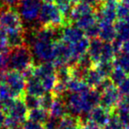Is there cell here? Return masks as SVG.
Listing matches in <instances>:
<instances>
[{
	"label": "cell",
	"mask_w": 129,
	"mask_h": 129,
	"mask_svg": "<svg viewBox=\"0 0 129 129\" xmlns=\"http://www.w3.org/2000/svg\"><path fill=\"white\" fill-rule=\"evenodd\" d=\"M34 66V56L27 44L16 47L10 50L8 57V69L22 74Z\"/></svg>",
	"instance_id": "obj_1"
},
{
	"label": "cell",
	"mask_w": 129,
	"mask_h": 129,
	"mask_svg": "<svg viewBox=\"0 0 129 129\" xmlns=\"http://www.w3.org/2000/svg\"><path fill=\"white\" fill-rule=\"evenodd\" d=\"M66 17L54 1L43 2L40 10L38 23L42 27H62L66 25Z\"/></svg>",
	"instance_id": "obj_2"
},
{
	"label": "cell",
	"mask_w": 129,
	"mask_h": 129,
	"mask_svg": "<svg viewBox=\"0 0 129 129\" xmlns=\"http://www.w3.org/2000/svg\"><path fill=\"white\" fill-rule=\"evenodd\" d=\"M32 74L39 79L46 92H52L57 81V67L51 62H43L33 67Z\"/></svg>",
	"instance_id": "obj_3"
},
{
	"label": "cell",
	"mask_w": 129,
	"mask_h": 129,
	"mask_svg": "<svg viewBox=\"0 0 129 129\" xmlns=\"http://www.w3.org/2000/svg\"><path fill=\"white\" fill-rule=\"evenodd\" d=\"M98 90L101 92L100 105L108 111H113L123 97L118 87L113 84L109 78H107L103 82Z\"/></svg>",
	"instance_id": "obj_4"
},
{
	"label": "cell",
	"mask_w": 129,
	"mask_h": 129,
	"mask_svg": "<svg viewBox=\"0 0 129 129\" xmlns=\"http://www.w3.org/2000/svg\"><path fill=\"white\" fill-rule=\"evenodd\" d=\"M3 82L9 87L14 98H20L25 95L27 79L22 73L8 70L5 73Z\"/></svg>",
	"instance_id": "obj_5"
},
{
	"label": "cell",
	"mask_w": 129,
	"mask_h": 129,
	"mask_svg": "<svg viewBox=\"0 0 129 129\" xmlns=\"http://www.w3.org/2000/svg\"><path fill=\"white\" fill-rule=\"evenodd\" d=\"M52 64L57 67V69L63 67L73 66V57L70 46L61 39H58L55 43Z\"/></svg>",
	"instance_id": "obj_6"
},
{
	"label": "cell",
	"mask_w": 129,
	"mask_h": 129,
	"mask_svg": "<svg viewBox=\"0 0 129 129\" xmlns=\"http://www.w3.org/2000/svg\"><path fill=\"white\" fill-rule=\"evenodd\" d=\"M42 4V0H20L18 7L22 20L27 23L38 21Z\"/></svg>",
	"instance_id": "obj_7"
},
{
	"label": "cell",
	"mask_w": 129,
	"mask_h": 129,
	"mask_svg": "<svg viewBox=\"0 0 129 129\" xmlns=\"http://www.w3.org/2000/svg\"><path fill=\"white\" fill-rule=\"evenodd\" d=\"M0 27L6 31L22 28V18L19 12L14 9H7L0 13Z\"/></svg>",
	"instance_id": "obj_8"
},
{
	"label": "cell",
	"mask_w": 129,
	"mask_h": 129,
	"mask_svg": "<svg viewBox=\"0 0 129 129\" xmlns=\"http://www.w3.org/2000/svg\"><path fill=\"white\" fill-rule=\"evenodd\" d=\"M6 113L7 116L12 117L19 123L23 124L27 119L28 109L24 103L22 97H20V98L13 99Z\"/></svg>",
	"instance_id": "obj_9"
},
{
	"label": "cell",
	"mask_w": 129,
	"mask_h": 129,
	"mask_svg": "<svg viewBox=\"0 0 129 129\" xmlns=\"http://www.w3.org/2000/svg\"><path fill=\"white\" fill-rule=\"evenodd\" d=\"M85 34L74 24H66L60 29V39L67 43H74L85 37Z\"/></svg>",
	"instance_id": "obj_10"
},
{
	"label": "cell",
	"mask_w": 129,
	"mask_h": 129,
	"mask_svg": "<svg viewBox=\"0 0 129 129\" xmlns=\"http://www.w3.org/2000/svg\"><path fill=\"white\" fill-rule=\"evenodd\" d=\"M117 6L118 4H103L96 9L95 13L98 22L115 23L118 20Z\"/></svg>",
	"instance_id": "obj_11"
},
{
	"label": "cell",
	"mask_w": 129,
	"mask_h": 129,
	"mask_svg": "<svg viewBox=\"0 0 129 129\" xmlns=\"http://www.w3.org/2000/svg\"><path fill=\"white\" fill-rule=\"evenodd\" d=\"M112 111H108L102 105H97L90 111L89 112V121L95 124L99 127L103 128L109 121L110 116Z\"/></svg>",
	"instance_id": "obj_12"
},
{
	"label": "cell",
	"mask_w": 129,
	"mask_h": 129,
	"mask_svg": "<svg viewBox=\"0 0 129 129\" xmlns=\"http://www.w3.org/2000/svg\"><path fill=\"white\" fill-rule=\"evenodd\" d=\"M45 93L44 88H43L42 82L39 81L36 76L31 74L30 76L27 78V83H26V94L36 95V96L41 97Z\"/></svg>",
	"instance_id": "obj_13"
},
{
	"label": "cell",
	"mask_w": 129,
	"mask_h": 129,
	"mask_svg": "<svg viewBox=\"0 0 129 129\" xmlns=\"http://www.w3.org/2000/svg\"><path fill=\"white\" fill-rule=\"evenodd\" d=\"M105 79L107 78L104 77L102 74L95 67H92L86 73L84 78H83V81L88 85L89 88L98 89L101 85L103 84V82L105 81Z\"/></svg>",
	"instance_id": "obj_14"
},
{
	"label": "cell",
	"mask_w": 129,
	"mask_h": 129,
	"mask_svg": "<svg viewBox=\"0 0 129 129\" xmlns=\"http://www.w3.org/2000/svg\"><path fill=\"white\" fill-rule=\"evenodd\" d=\"M117 36L115 41L118 43H123L129 41V18L118 19L115 22Z\"/></svg>",
	"instance_id": "obj_15"
},
{
	"label": "cell",
	"mask_w": 129,
	"mask_h": 129,
	"mask_svg": "<svg viewBox=\"0 0 129 129\" xmlns=\"http://www.w3.org/2000/svg\"><path fill=\"white\" fill-rule=\"evenodd\" d=\"M99 34L98 37L104 42H113L116 40L117 32L115 23H104L98 22Z\"/></svg>",
	"instance_id": "obj_16"
},
{
	"label": "cell",
	"mask_w": 129,
	"mask_h": 129,
	"mask_svg": "<svg viewBox=\"0 0 129 129\" xmlns=\"http://www.w3.org/2000/svg\"><path fill=\"white\" fill-rule=\"evenodd\" d=\"M104 42L103 40H101L99 37L90 39L88 55L92 60V62L94 63V64L100 61L101 54H102L103 47H104Z\"/></svg>",
	"instance_id": "obj_17"
},
{
	"label": "cell",
	"mask_w": 129,
	"mask_h": 129,
	"mask_svg": "<svg viewBox=\"0 0 129 129\" xmlns=\"http://www.w3.org/2000/svg\"><path fill=\"white\" fill-rule=\"evenodd\" d=\"M49 113H50V116L59 118H62L63 117L68 114L67 104L64 103L63 97L55 96L54 102L52 104L51 107H50V111H49Z\"/></svg>",
	"instance_id": "obj_18"
},
{
	"label": "cell",
	"mask_w": 129,
	"mask_h": 129,
	"mask_svg": "<svg viewBox=\"0 0 129 129\" xmlns=\"http://www.w3.org/2000/svg\"><path fill=\"white\" fill-rule=\"evenodd\" d=\"M49 117H50V113L48 111L41 107H38L36 109L29 110L28 114H27V119L41 124H44L49 118Z\"/></svg>",
	"instance_id": "obj_19"
},
{
	"label": "cell",
	"mask_w": 129,
	"mask_h": 129,
	"mask_svg": "<svg viewBox=\"0 0 129 129\" xmlns=\"http://www.w3.org/2000/svg\"><path fill=\"white\" fill-rule=\"evenodd\" d=\"M81 123L79 118L67 114L61 118L58 129H81Z\"/></svg>",
	"instance_id": "obj_20"
},
{
	"label": "cell",
	"mask_w": 129,
	"mask_h": 129,
	"mask_svg": "<svg viewBox=\"0 0 129 129\" xmlns=\"http://www.w3.org/2000/svg\"><path fill=\"white\" fill-rule=\"evenodd\" d=\"M113 63L115 67H119L129 74V52L119 50L117 53Z\"/></svg>",
	"instance_id": "obj_21"
},
{
	"label": "cell",
	"mask_w": 129,
	"mask_h": 129,
	"mask_svg": "<svg viewBox=\"0 0 129 129\" xmlns=\"http://www.w3.org/2000/svg\"><path fill=\"white\" fill-rule=\"evenodd\" d=\"M94 67L102 74V75L105 78H109L111 72L114 69V63L113 61H104V62H98L94 64Z\"/></svg>",
	"instance_id": "obj_22"
},
{
	"label": "cell",
	"mask_w": 129,
	"mask_h": 129,
	"mask_svg": "<svg viewBox=\"0 0 129 129\" xmlns=\"http://www.w3.org/2000/svg\"><path fill=\"white\" fill-rule=\"evenodd\" d=\"M128 75L126 72H125L124 70H122L119 67H114V69L111 72V75H110L109 79L111 81V82L116 86H118L126 78V76Z\"/></svg>",
	"instance_id": "obj_23"
},
{
	"label": "cell",
	"mask_w": 129,
	"mask_h": 129,
	"mask_svg": "<svg viewBox=\"0 0 129 129\" xmlns=\"http://www.w3.org/2000/svg\"><path fill=\"white\" fill-rule=\"evenodd\" d=\"M118 19L129 18V0H120L117 6Z\"/></svg>",
	"instance_id": "obj_24"
},
{
	"label": "cell",
	"mask_w": 129,
	"mask_h": 129,
	"mask_svg": "<svg viewBox=\"0 0 129 129\" xmlns=\"http://www.w3.org/2000/svg\"><path fill=\"white\" fill-rule=\"evenodd\" d=\"M54 99H55V95H53V93L47 92L40 97V107L49 111L53 104Z\"/></svg>",
	"instance_id": "obj_25"
},
{
	"label": "cell",
	"mask_w": 129,
	"mask_h": 129,
	"mask_svg": "<svg viewBox=\"0 0 129 129\" xmlns=\"http://www.w3.org/2000/svg\"><path fill=\"white\" fill-rule=\"evenodd\" d=\"M22 99H23L25 104L27 105L28 111L40 107V97L25 93V95L22 96Z\"/></svg>",
	"instance_id": "obj_26"
},
{
	"label": "cell",
	"mask_w": 129,
	"mask_h": 129,
	"mask_svg": "<svg viewBox=\"0 0 129 129\" xmlns=\"http://www.w3.org/2000/svg\"><path fill=\"white\" fill-rule=\"evenodd\" d=\"M11 99H14L11 89L5 82H1L0 83V102H5Z\"/></svg>",
	"instance_id": "obj_27"
},
{
	"label": "cell",
	"mask_w": 129,
	"mask_h": 129,
	"mask_svg": "<svg viewBox=\"0 0 129 129\" xmlns=\"http://www.w3.org/2000/svg\"><path fill=\"white\" fill-rule=\"evenodd\" d=\"M60 121L61 118L50 116L48 119L46 120V122L43 124V127H44V129H58Z\"/></svg>",
	"instance_id": "obj_28"
},
{
	"label": "cell",
	"mask_w": 129,
	"mask_h": 129,
	"mask_svg": "<svg viewBox=\"0 0 129 129\" xmlns=\"http://www.w3.org/2000/svg\"><path fill=\"white\" fill-rule=\"evenodd\" d=\"M117 87H118V90H119L122 96L129 95V74L126 76V78Z\"/></svg>",
	"instance_id": "obj_29"
},
{
	"label": "cell",
	"mask_w": 129,
	"mask_h": 129,
	"mask_svg": "<svg viewBox=\"0 0 129 129\" xmlns=\"http://www.w3.org/2000/svg\"><path fill=\"white\" fill-rule=\"evenodd\" d=\"M22 127H23V129H44L43 124L32 121L29 119H27L22 124Z\"/></svg>",
	"instance_id": "obj_30"
},
{
	"label": "cell",
	"mask_w": 129,
	"mask_h": 129,
	"mask_svg": "<svg viewBox=\"0 0 129 129\" xmlns=\"http://www.w3.org/2000/svg\"><path fill=\"white\" fill-rule=\"evenodd\" d=\"M77 2L86 4V5H88V6H91V7L95 8V10L98 9V8L104 4V3H103V0H75V3H77Z\"/></svg>",
	"instance_id": "obj_31"
},
{
	"label": "cell",
	"mask_w": 129,
	"mask_h": 129,
	"mask_svg": "<svg viewBox=\"0 0 129 129\" xmlns=\"http://www.w3.org/2000/svg\"><path fill=\"white\" fill-rule=\"evenodd\" d=\"M6 118H7V114L4 111L0 110V129L6 128Z\"/></svg>",
	"instance_id": "obj_32"
},
{
	"label": "cell",
	"mask_w": 129,
	"mask_h": 129,
	"mask_svg": "<svg viewBox=\"0 0 129 129\" xmlns=\"http://www.w3.org/2000/svg\"><path fill=\"white\" fill-rule=\"evenodd\" d=\"M81 129H102V128H101V127H99L98 125H96L95 124L88 121L86 125H81Z\"/></svg>",
	"instance_id": "obj_33"
},
{
	"label": "cell",
	"mask_w": 129,
	"mask_h": 129,
	"mask_svg": "<svg viewBox=\"0 0 129 129\" xmlns=\"http://www.w3.org/2000/svg\"><path fill=\"white\" fill-rule=\"evenodd\" d=\"M120 0H103L104 4H118Z\"/></svg>",
	"instance_id": "obj_34"
},
{
	"label": "cell",
	"mask_w": 129,
	"mask_h": 129,
	"mask_svg": "<svg viewBox=\"0 0 129 129\" xmlns=\"http://www.w3.org/2000/svg\"><path fill=\"white\" fill-rule=\"evenodd\" d=\"M5 73H6V72H4V71H3V69L0 68V83L3 82V81H4Z\"/></svg>",
	"instance_id": "obj_35"
},
{
	"label": "cell",
	"mask_w": 129,
	"mask_h": 129,
	"mask_svg": "<svg viewBox=\"0 0 129 129\" xmlns=\"http://www.w3.org/2000/svg\"><path fill=\"white\" fill-rule=\"evenodd\" d=\"M6 129H23V127H22V125H14V126L7 127Z\"/></svg>",
	"instance_id": "obj_36"
},
{
	"label": "cell",
	"mask_w": 129,
	"mask_h": 129,
	"mask_svg": "<svg viewBox=\"0 0 129 129\" xmlns=\"http://www.w3.org/2000/svg\"><path fill=\"white\" fill-rule=\"evenodd\" d=\"M43 2H49V1H54V0H42Z\"/></svg>",
	"instance_id": "obj_37"
},
{
	"label": "cell",
	"mask_w": 129,
	"mask_h": 129,
	"mask_svg": "<svg viewBox=\"0 0 129 129\" xmlns=\"http://www.w3.org/2000/svg\"><path fill=\"white\" fill-rule=\"evenodd\" d=\"M0 110H2V104H1V102H0Z\"/></svg>",
	"instance_id": "obj_38"
},
{
	"label": "cell",
	"mask_w": 129,
	"mask_h": 129,
	"mask_svg": "<svg viewBox=\"0 0 129 129\" xmlns=\"http://www.w3.org/2000/svg\"><path fill=\"white\" fill-rule=\"evenodd\" d=\"M74 2H75V0H74Z\"/></svg>",
	"instance_id": "obj_39"
},
{
	"label": "cell",
	"mask_w": 129,
	"mask_h": 129,
	"mask_svg": "<svg viewBox=\"0 0 129 129\" xmlns=\"http://www.w3.org/2000/svg\"><path fill=\"white\" fill-rule=\"evenodd\" d=\"M128 129H129V128H128Z\"/></svg>",
	"instance_id": "obj_40"
}]
</instances>
